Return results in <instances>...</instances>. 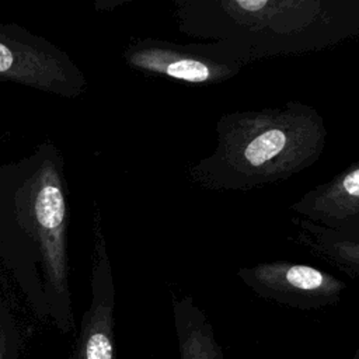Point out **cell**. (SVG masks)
<instances>
[{
    "label": "cell",
    "instance_id": "1",
    "mask_svg": "<svg viewBox=\"0 0 359 359\" xmlns=\"http://www.w3.org/2000/svg\"><path fill=\"white\" fill-rule=\"evenodd\" d=\"M181 28L240 63L328 46L359 31V1H182Z\"/></svg>",
    "mask_w": 359,
    "mask_h": 359
},
{
    "label": "cell",
    "instance_id": "2",
    "mask_svg": "<svg viewBox=\"0 0 359 359\" xmlns=\"http://www.w3.org/2000/svg\"><path fill=\"white\" fill-rule=\"evenodd\" d=\"M324 137L321 116L302 104L224 115L217 123L216 150L194 167V174L220 189L285 180L320 156Z\"/></svg>",
    "mask_w": 359,
    "mask_h": 359
},
{
    "label": "cell",
    "instance_id": "3",
    "mask_svg": "<svg viewBox=\"0 0 359 359\" xmlns=\"http://www.w3.org/2000/svg\"><path fill=\"white\" fill-rule=\"evenodd\" d=\"M0 80L65 97L81 93L84 77L56 46L15 27L0 25Z\"/></svg>",
    "mask_w": 359,
    "mask_h": 359
},
{
    "label": "cell",
    "instance_id": "4",
    "mask_svg": "<svg viewBox=\"0 0 359 359\" xmlns=\"http://www.w3.org/2000/svg\"><path fill=\"white\" fill-rule=\"evenodd\" d=\"M241 279L259 296L297 309H318L339 300L344 282L302 264H261L240 271Z\"/></svg>",
    "mask_w": 359,
    "mask_h": 359
},
{
    "label": "cell",
    "instance_id": "5",
    "mask_svg": "<svg viewBox=\"0 0 359 359\" xmlns=\"http://www.w3.org/2000/svg\"><path fill=\"white\" fill-rule=\"evenodd\" d=\"M216 53L213 50L208 55L205 45L143 42L132 46L125 57L132 66L144 72L188 83H216L234 76L240 69V63L229 59L219 60Z\"/></svg>",
    "mask_w": 359,
    "mask_h": 359
},
{
    "label": "cell",
    "instance_id": "6",
    "mask_svg": "<svg viewBox=\"0 0 359 359\" xmlns=\"http://www.w3.org/2000/svg\"><path fill=\"white\" fill-rule=\"evenodd\" d=\"M34 220L52 285L65 289L66 282V202L57 170L52 161H45L36 174L34 192Z\"/></svg>",
    "mask_w": 359,
    "mask_h": 359
},
{
    "label": "cell",
    "instance_id": "7",
    "mask_svg": "<svg viewBox=\"0 0 359 359\" xmlns=\"http://www.w3.org/2000/svg\"><path fill=\"white\" fill-rule=\"evenodd\" d=\"M299 213L345 237H359V164L306 194Z\"/></svg>",
    "mask_w": 359,
    "mask_h": 359
},
{
    "label": "cell",
    "instance_id": "8",
    "mask_svg": "<svg viewBox=\"0 0 359 359\" xmlns=\"http://www.w3.org/2000/svg\"><path fill=\"white\" fill-rule=\"evenodd\" d=\"M180 359H223V351L206 316L189 297L174 303Z\"/></svg>",
    "mask_w": 359,
    "mask_h": 359
},
{
    "label": "cell",
    "instance_id": "9",
    "mask_svg": "<svg viewBox=\"0 0 359 359\" xmlns=\"http://www.w3.org/2000/svg\"><path fill=\"white\" fill-rule=\"evenodd\" d=\"M81 359H114L111 302L94 306L83 339Z\"/></svg>",
    "mask_w": 359,
    "mask_h": 359
},
{
    "label": "cell",
    "instance_id": "10",
    "mask_svg": "<svg viewBox=\"0 0 359 359\" xmlns=\"http://www.w3.org/2000/svg\"><path fill=\"white\" fill-rule=\"evenodd\" d=\"M351 359H359V348L355 351V353H353V356Z\"/></svg>",
    "mask_w": 359,
    "mask_h": 359
}]
</instances>
